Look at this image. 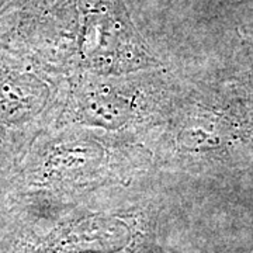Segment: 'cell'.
<instances>
[{
	"label": "cell",
	"mask_w": 253,
	"mask_h": 253,
	"mask_svg": "<svg viewBox=\"0 0 253 253\" xmlns=\"http://www.w3.org/2000/svg\"><path fill=\"white\" fill-rule=\"evenodd\" d=\"M123 76H87L69 82L71 91L56 109L51 126L82 124L106 131H124L165 123L176 103L169 86Z\"/></svg>",
	"instance_id": "cell-2"
},
{
	"label": "cell",
	"mask_w": 253,
	"mask_h": 253,
	"mask_svg": "<svg viewBox=\"0 0 253 253\" xmlns=\"http://www.w3.org/2000/svg\"><path fill=\"white\" fill-rule=\"evenodd\" d=\"M4 197L1 193H0V226H1V222L4 219Z\"/></svg>",
	"instance_id": "cell-3"
},
{
	"label": "cell",
	"mask_w": 253,
	"mask_h": 253,
	"mask_svg": "<svg viewBox=\"0 0 253 253\" xmlns=\"http://www.w3.org/2000/svg\"><path fill=\"white\" fill-rule=\"evenodd\" d=\"M56 79L23 56L0 52V193L37 138L54 124Z\"/></svg>",
	"instance_id": "cell-1"
}]
</instances>
